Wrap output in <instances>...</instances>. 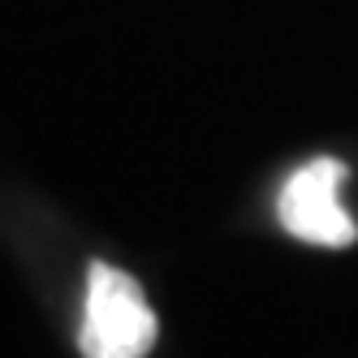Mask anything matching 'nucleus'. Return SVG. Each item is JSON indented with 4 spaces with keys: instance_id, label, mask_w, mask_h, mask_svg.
Returning a JSON list of instances; mask_svg holds the SVG:
<instances>
[{
    "instance_id": "2",
    "label": "nucleus",
    "mask_w": 358,
    "mask_h": 358,
    "mask_svg": "<svg viewBox=\"0 0 358 358\" xmlns=\"http://www.w3.org/2000/svg\"><path fill=\"white\" fill-rule=\"evenodd\" d=\"M345 164L337 156H315L311 164H302L276 194V216L294 238L311 246H350L358 238V224L341 208Z\"/></svg>"
},
{
    "instance_id": "1",
    "label": "nucleus",
    "mask_w": 358,
    "mask_h": 358,
    "mask_svg": "<svg viewBox=\"0 0 358 358\" xmlns=\"http://www.w3.org/2000/svg\"><path fill=\"white\" fill-rule=\"evenodd\" d=\"M160 337L156 311L147 306L134 276L108 264H91L87 272V306L78 328L83 358H143Z\"/></svg>"
}]
</instances>
